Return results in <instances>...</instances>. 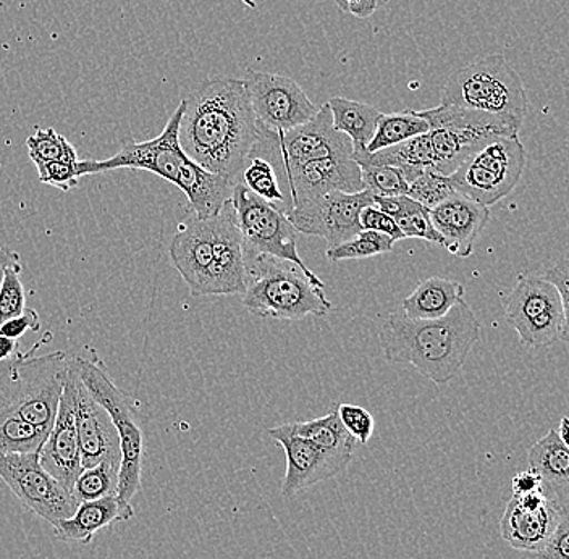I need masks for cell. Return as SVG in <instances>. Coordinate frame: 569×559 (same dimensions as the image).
<instances>
[{
  "mask_svg": "<svg viewBox=\"0 0 569 559\" xmlns=\"http://www.w3.org/2000/svg\"><path fill=\"white\" fill-rule=\"evenodd\" d=\"M181 117L180 146L188 158L212 176L241 180L259 124L243 80L220 77L190 92Z\"/></svg>",
  "mask_w": 569,
  "mask_h": 559,
  "instance_id": "6da1fadb",
  "label": "cell"
},
{
  "mask_svg": "<svg viewBox=\"0 0 569 559\" xmlns=\"http://www.w3.org/2000/svg\"><path fill=\"white\" fill-rule=\"evenodd\" d=\"M480 323L471 306L458 301L447 316L412 320L390 312L380 323L379 341L391 365H411L436 385L453 380L479 340Z\"/></svg>",
  "mask_w": 569,
  "mask_h": 559,
  "instance_id": "7a4b0ae2",
  "label": "cell"
},
{
  "mask_svg": "<svg viewBox=\"0 0 569 559\" xmlns=\"http://www.w3.org/2000/svg\"><path fill=\"white\" fill-rule=\"evenodd\" d=\"M183 112L184 101H181L162 133L154 140H127L112 158L81 162L78 160V173L84 177L119 169L146 170L183 191L190 213L201 219L216 216L230 201L234 183L227 178L206 172L181 149L178 131Z\"/></svg>",
  "mask_w": 569,
  "mask_h": 559,
  "instance_id": "3957f363",
  "label": "cell"
},
{
  "mask_svg": "<svg viewBox=\"0 0 569 559\" xmlns=\"http://www.w3.org/2000/svg\"><path fill=\"white\" fill-rule=\"evenodd\" d=\"M17 351L12 358L0 362V426L13 420H24L49 436L60 398L69 376L70 358L67 352L33 356Z\"/></svg>",
  "mask_w": 569,
  "mask_h": 559,
  "instance_id": "277c9868",
  "label": "cell"
},
{
  "mask_svg": "<svg viewBox=\"0 0 569 559\" xmlns=\"http://www.w3.org/2000/svg\"><path fill=\"white\" fill-rule=\"evenodd\" d=\"M247 254L243 306L251 315L280 320L326 317L333 309L326 285L315 283L295 263L270 256Z\"/></svg>",
  "mask_w": 569,
  "mask_h": 559,
  "instance_id": "5b68a950",
  "label": "cell"
},
{
  "mask_svg": "<svg viewBox=\"0 0 569 559\" xmlns=\"http://www.w3.org/2000/svg\"><path fill=\"white\" fill-rule=\"evenodd\" d=\"M442 104L489 113L521 127L528 96L513 67L503 56L493 53L455 71L445 83Z\"/></svg>",
  "mask_w": 569,
  "mask_h": 559,
  "instance_id": "8992f818",
  "label": "cell"
},
{
  "mask_svg": "<svg viewBox=\"0 0 569 559\" xmlns=\"http://www.w3.org/2000/svg\"><path fill=\"white\" fill-rule=\"evenodd\" d=\"M78 373L94 400L109 412L120 440L119 495L131 503L141 490L142 459H144V433L138 419V401L124 393L110 379L104 366L99 361L74 356Z\"/></svg>",
  "mask_w": 569,
  "mask_h": 559,
  "instance_id": "52a82bcc",
  "label": "cell"
},
{
  "mask_svg": "<svg viewBox=\"0 0 569 559\" xmlns=\"http://www.w3.org/2000/svg\"><path fill=\"white\" fill-rule=\"evenodd\" d=\"M525 167L518 134H498L479 144L448 177L457 192L490 208L518 187Z\"/></svg>",
  "mask_w": 569,
  "mask_h": 559,
  "instance_id": "ba28073f",
  "label": "cell"
},
{
  "mask_svg": "<svg viewBox=\"0 0 569 559\" xmlns=\"http://www.w3.org/2000/svg\"><path fill=\"white\" fill-rule=\"evenodd\" d=\"M418 113L430 127L432 170L447 177L483 141L498 134H518L521 128L510 120L455 106L440 104Z\"/></svg>",
  "mask_w": 569,
  "mask_h": 559,
  "instance_id": "9c48e42d",
  "label": "cell"
},
{
  "mask_svg": "<svg viewBox=\"0 0 569 559\" xmlns=\"http://www.w3.org/2000/svg\"><path fill=\"white\" fill-rule=\"evenodd\" d=\"M230 202L243 240L244 252L270 256L280 261L295 263L315 283L326 285L302 262L298 251L297 230L282 210L248 190L243 181L234 183Z\"/></svg>",
  "mask_w": 569,
  "mask_h": 559,
  "instance_id": "30bf717a",
  "label": "cell"
},
{
  "mask_svg": "<svg viewBox=\"0 0 569 559\" xmlns=\"http://www.w3.org/2000/svg\"><path fill=\"white\" fill-rule=\"evenodd\" d=\"M505 317L525 347H549L560 340L563 306L557 287L546 277L519 276L505 301Z\"/></svg>",
  "mask_w": 569,
  "mask_h": 559,
  "instance_id": "8fae6325",
  "label": "cell"
},
{
  "mask_svg": "<svg viewBox=\"0 0 569 559\" xmlns=\"http://www.w3.org/2000/svg\"><path fill=\"white\" fill-rule=\"evenodd\" d=\"M0 479L24 508L56 527L74 515L80 501L42 468L38 453L0 455Z\"/></svg>",
  "mask_w": 569,
  "mask_h": 559,
  "instance_id": "7c38bea8",
  "label": "cell"
},
{
  "mask_svg": "<svg viewBox=\"0 0 569 559\" xmlns=\"http://www.w3.org/2000/svg\"><path fill=\"white\" fill-rule=\"evenodd\" d=\"M338 154L353 156V144L347 134L333 128L329 104L319 107L315 119L293 130L273 133L259 127V140L251 152L259 158H277L280 166Z\"/></svg>",
  "mask_w": 569,
  "mask_h": 559,
  "instance_id": "4fadbf2b",
  "label": "cell"
},
{
  "mask_svg": "<svg viewBox=\"0 0 569 559\" xmlns=\"http://www.w3.org/2000/svg\"><path fill=\"white\" fill-rule=\"evenodd\" d=\"M243 81L256 120L264 130L273 133L293 130L319 112L300 84L283 74L249 69Z\"/></svg>",
  "mask_w": 569,
  "mask_h": 559,
  "instance_id": "5bb4252c",
  "label": "cell"
},
{
  "mask_svg": "<svg viewBox=\"0 0 569 559\" xmlns=\"http://www.w3.org/2000/svg\"><path fill=\"white\" fill-rule=\"evenodd\" d=\"M368 206H373V196L369 191L355 194L333 191L288 209L284 216L295 230L308 237L322 238L327 241V248H333L351 240L362 230L359 216Z\"/></svg>",
  "mask_w": 569,
  "mask_h": 559,
  "instance_id": "9a60e30c",
  "label": "cell"
},
{
  "mask_svg": "<svg viewBox=\"0 0 569 559\" xmlns=\"http://www.w3.org/2000/svg\"><path fill=\"white\" fill-rule=\"evenodd\" d=\"M282 167V177L288 184L290 202L282 212L329 192H355L362 190L361 169L351 154L327 156ZM287 196V199H288Z\"/></svg>",
  "mask_w": 569,
  "mask_h": 559,
  "instance_id": "2e32d148",
  "label": "cell"
},
{
  "mask_svg": "<svg viewBox=\"0 0 569 559\" xmlns=\"http://www.w3.org/2000/svg\"><path fill=\"white\" fill-rule=\"evenodd\" d=\"M170 259L193 297H213L216 241L213 216L208 219L190 213L177 228L169 246Z\"/></svg>",
  "mask_w": 569,
  "mask_h": 559,
  "instance_id": "e0dca14e",
  "label": "cell"
},
{
  "mask_svg": "<svg viewBox=\"0 0 569 559\" xmlns=\"http://www.w3.org/2000/svg\"><path fill=\"white\" fill-rule=\"evenodd\" d=\"M560 519V500L543 489L528 495H513L500 519L505 542L515 550L539 553Z\"/></svg>",
  "mask_w": 569,
  "mask_h": 559,
  "instance_id": "ac0fdd59",
  "label": "cell"
},
{
  "mask_svg": "<svg viewBox=\"0 0 569 559\" xmlns=\"http://www.w3.org/2000/svg\"><path fill=\"white\" fill-rule=\"evenodd\" d=\"M269 436L283 448L287 458V471L280 487L284 498L295 497L300 491L326 482L350 466V458L329 453L316 447L312 441L293 436L284 429L283 423L269 429Z\"/></svg>",
  "mask_w": 569,
  "mask_h": 559,
  "instance_id": "d6986e66",
  "label": "cell"
},
{
  "mask_svg": "<svg viewBox=\"0 0 569 559\" xmlns=\"http://www.w3.org/2000/svg\"><path fill=\"white\" fill-rule=\"evenodd\" d=\"M74 373L77 370H74L73 358H70L69 376L60 398L56 422L42 443L41 450L38 451L42 468L70 491L73 490L78 476L83 471L77 416H74Z\"/></svg>",
  "mask_w": 569,
  "mask_h": 559,
  "instance_id": "ffe728a7",
  "label": "cell"
},
{
  "mask_svg": "<svg viewBox=\"0 0 569 559\" xmlns=\"http://www.w3.org/2000/svg\"><path fill=\"white\" fill-rule=\"evenodd\" d=\"M74 365V359H73ZM74 416H77L78 440H80L83 469L102 461H120V440L109 412L94 400L84 387L74 365Z\"/></svg>",
  "mask_w": 569,
  "mask_h": 559,
  "instance_id": "44dd1931",
  "label": "cell"
},
{
  "mask_svg": "<svg viewBox=\"0 0 569 559\" xmlns=\"http://www.w3.org/2000/svg\"><path fill=\"white\" fill-rule=\"evenodd\" d=\"M433 227L443 238V248L458 258H468L475 243L490 220V210L460 192H455L436 208L430 209Z\"/></svg>",
  "mask_w": 569,
  "mask_h": 559,
  "instance_id": "7402d4cb",
  "label": "cell"
},
{
  "mask_svg": "<svg viewBox=\"0 0 569 559\" xmlns=\"http://www.w3.org/2000/svg\"><path fill=\"white\" fill-rule=\"evenodd\" d=\"M133 516L134 509L131 503L122 500L119 495H109L99 500L78 505L74 515L53 527V532L62 542L89 543L102 529H107L113 522L130 521Z\"/></svg>",
  "mask_w": 569,
  "mask_h": 559,
  "instance_id": "603a6c76",
  "label": "cell"
},
{
  "mask_svg": "<svg viewBox=\"0 0 569 559\" xmlns=\"http://www.w3.org/2000/svg\"><path fill=\"white\" fill-rule=\"evenodd\" d=\"M465 297V287L460 281L430 277L415 288L403 299L401 312L412 320H436L447 316L458 301Z\"/></svg>",
  "mask_w": 569,
  "mask_h": 559,
  "instance_id": "cb8c5ba5",
  "label": "cell"
},
{
  "mask_svg": "<svg viewBox=\"0 0 569 559\" xmlns=\"http://www.w3.org/2000/svg\"><path fill=\"white\" fill-rule=\"evenodd\" d=\"M327 104L332 113L333 128L350 138L353 158L366 154L382 112L371 104L347 98H332Z\"/></svg>",
  "mask_w": 569,
  "mask_h": 559,
  "instance_id": "d4e9b609",
  "label": "cell"
},
{
  "mask_svg": "<svg viewBox=\"0 0 569 559\" xmlns=\"http://www.w3.org/2000/svg\"><path fill=\"white\" fill-rule=\"evenodd\" d=\"M359 163H373V166H390L401 169L407 176L409 183L416 177L421 176L425 170H432L433 154L430 146L429 133L421 137L411 138V140L400 142V144L390 146L382 151L366 152L362 156L353 158Z\"/></svg>",
  "mask_w": 569,
  "mask_h": 559,
  "instance_id": "484cf974",
  "label": "cell"
},
{
  "mask_svg": "<svg viewBox=\"0 0 569 559\" xmlns=\"http://www.w3.org/2000/svg\"><path fill=\"white\" fill-rule=\"evenodd\" d=\"M529 469L540 476L543 486L569 491V448L561 441L558 430L550 429L529 448Z\"/></svg>",
  "mask_w": 569,
  "mask_h": 559,
  "instance_id": "4316f807",
  "label": "cell"
},
{
  "mask_svg": "<svg viewBox=\"0 0 569 559\" xmlns=\"http://www.w3.org/2000/svg\"><path fill=\"white\" fill-rule=\"evenodd\" d=\"M283 427L293 436L306 438L329 453L353 458L358 441L345 429L338 418L336 405H332L329 415L322 416V418L308 420V422H288L283 423Z\"/></svg>",
  "mask_w": 569,
  "mask_h": 559,
  "instance_id": "83f0119b",
  "label": "cell"
},
{
  "mask_svg": "<svg viewBox=\"0 0 569 559\" xmlns=\"http://www.w3.org/2000/svg\"><path fill=\"white\" fill-rule=\"evenodd\" d=\"M373 206L393 217L405 238H419L432 244H445L443 238L433 227L430 210L409 196L373 198Z\"/></svg>",
  "mask_w": 569,
  "mask_h": 559,
  "instance_id": "f1b7e54d",
  "label": "cell"
},
{
  "mask_svg": "<svg viewBox=\"0 0 569 559\" xmlns=\"http://www.w3.org/2000/svg\"><path fill=\"white\" fill-rule=\"evenodd\" d=\"M429 130V123L419 116L418 110L408 109L405 112L382 113L377 123L376 134L366 151L372 154V152L382 151L390 146L411 140V138L421 137Z\"/></svg>",
  "mask_w": 569,
  "mask_h": 559,
  "instance_id": "f546056e",
  "label": "cell"
},
{
  "mask_svg": "<svg viewBox=\"0 0 569 559\" xmlns=\"http://www.w3.org/2000/svg\"><path fill=\"white\" fill-rule=\"evenodd\" d=\"M120 461H102L83 469L73 486V495L80 503L117 495L119 490Z\"/></svg>",
  "mask_w": 569,
  "mask_h": 559,
  "instance_id": "4dcf8cb0",
  "label": "cell"
},
{
  "mask_svg": "<svg viewBox=\"0 0 569 559\" xmlns=\"http://www.w3.org/2000/svg\"><path fill=\"white\" fill-rule=\"evenodd\" d=\"M240 181H243L248 190L258 194L259 198L264 199L269 204L277 206V208L282 206L280 210H283L287 196L283 194L282 188H280L279 176H277L276 167L272 166L270 160L251 156L243 173H241Z\"/></svg>",
  "mask_w": 569,
  "mask_h": 559,
  "instance_id": "1f68e13d",
  "label": "cell"
},
{
  "mask_svg": "<svg viewBox=\"0 0 569 559\" xmlns=\"http://www.w3.org/2000/svg\"><path fill=\"white\" fill-rule=\"evenodd\" d=\"M395 241L379 231L365 230L345 243L327 248V259L332 262L351 261V259H368L373 256L387 254L393 251Z\"/></svg>",
  "mask_w": 569,
  "mask_h": 559,
  "instance_id": "d6a6232c",
  "label": "cell"
},
{
  "mask_svg": "<svg viewBox=\"0 0 569 559\" xmlns=\"http://www.w3.org/2000/svg\"><path fill=\"white\" fill-rule=\"evenodd\" d=\"M28 154L36 162L78 163L77 149L53 128H36L33 137L27 140Z\"/></svg>",
  "mask_w": 569,
  "mask_h": 559,
  "instance_id": "836d02e7",
  "label": "cell"
},
{
  "mask_svg": "<svg viewBox=\"0 0 569 559\" xmlns=\"http://www.w3.org/2000/svg\"><path fill=\"white\" fill-rule=\"evenodd\" d=\"M362 190L371 192L373 198H395L408 196L409 181L403 170L390 166L359 163Z\"/></svg>",
  "mask_w": 569,
  "mask_h": 559,
  "instance_id": "e575fe53",
  "label": "cell"
},
{
  "mask_svg": "<svg viewBox=\"0 0 569 559\" xmlns=\"http://www.w3.org/2000/svg\"><path fill=\"white\" fill-rule=\"evenodd\" d=\"M455 192L457 190L451 184L450 177L433 172V170H425L421 176L416 177L409 183L408 196L430 210L453 196Z\"/></svg>",
  "mask_w": 569,
  "mask_h": 559,
  "instance_id": "d590c367",
  "label": "cell"
},
{
  "mask_svg": "<svg viewBox=\"0 0 569 559\" xmlns=\"http://www.w3.org/2000/svg\"><path fill=\"white\" fill-rule=\"evenodd\" d=\"M21 262L7 267L2 287H0V326L27 309V298L21 283Z\"/></svg>",
  "mask_w": 569,
  "mask_h": 559,
  "instance_id": "8d00e7d4",
  "label": "cell"
},
{
  "mask_svg": "<svg viewBox=\"0 0 569 559\" xmlns=\"http://www.w3.org/2000/svg\"><path fill=\"white\" fill-rule=\"evenodd\" d=\"M338 418L343 423L345 429L350 432L358 443L368 445L376 429V420L368 409L356 405H336Z\"/></svg>",
  "mask_w": 569,
  "mask_h": 559,
  "instance_id": "74e56055",
  "label": "cell"
},
{
  "mask_svg": "<svg viewBox=\"0 0 569 559\" xmlns=\"http://www.w3.org/2000/svg\"><path fill=\"white\" fill-rule=\"evenodd\" d=\"M38 180L60 191H70L80 183L77 163L69 162H36Z\"/></svg>",
  "mask_w": 569,
  "mask_h": 559,
  "instance_id": "f35d334b",
  "label": "cell"
},
{
  "mask_svg": "<svg viewBox=\"0 0 569 559\" xmlns=\"http://www.w3.org/2000/svg\"><path fill=\"white\" fill-rule=\"evenodd\" d=\"M560 500V519L546 547L536 553L537 559H569V500Z\"/></svg>",
  "mask_w": 569,
  "mask_h": 559,
  "instance_id": "ab89813d",
  "label": "cell"
},
{
  "mask_svg": "<svg viewBox=\"0 0 569 559\" xmlns=\"http://www.w3.org/2000/svg\"><path fill=\"white\" fill-rule=\"evenodd\" d=\"M546 279L550 280L560 293L561 306H563V329H561L560 340L569 343V258L561 259L547 270Z\"/></svg>",
  "mask_w": 569,
  "mask_h": 559,
  "instance_id": "60d3db41",
  "label": "cell"
},
{
  "mask_svg": "<svg viewBox=\"0 0 569 559\" xmlns=\"http://www.w3.org/2000/svg\"><path fill=\"white\" fill-rule=\"evenodd\" d=\"M359 222H361V227L365 228V230H373L387 234L395 243L405 240L403 233H401L400 227L395 222L393 217L376 208V206H368V208L362 209L361 216H359Z\"/></svg>",
  "mask_w": 569,
  "mask_h": 559,
  "instance_id": "b9f144b4",
  "label": "cell"
},
{
  "mask_svg": "<svg viewBox=\"0 0 569 559\" xmlns=\"http://www.w3.org/2000/svg\"><path fill=\"white\" fill-rule=\"evenodd\" d=\"M41 330V320H39L38 312L34 309L27 308L20 316L7 320L0 326V333L3 337L12 338V340H20L27 332H39Z\"/></svg>",
  "mask_w": 569,
  "mask_h": 559,
  "instance_id": "7bdbcfd3",
  "label": "cell"
},
{
  "mask_svg": "<svg viewBox=\"0 0 569 559\" xmlns=\"http://www.w3.org/2000/svg\"><path fill=\"white\" fill-rule=\"evenodd\" d=\"M333 2L343 12L366 20V18H371L380 7L387 6L390 0H333Z\"/></svg>",
  "mask_w": 569,
  "mask_h": 559,
  "instance_id": "ee69618b",
  "label": "cell"
},
{
  "mask_svg": "<svg viewBox=\"0 0 569 559\" xmlns=\"http://www.w3.org/2000/svg\"><path fill=\"white\" fill-rule=\"evenodd\" d=\"M511 483H513V495H528L546 487L540 476H537L531 469H529V471L519 472Z\"/></svg>",
  "mask_w": 569,
  "mask_h": 559,
  "instance_id": "f6af8a7d",
  "label": "cell"
},
{
  "mask_svg": "<svg viewBox=\"0 0 569 559\" xmlns=\"http://www.w3.org/2000/svg\"><path fill=\"white\" fill-rule=\"evenodd\" d=\"M20 262V256L10 251L6 246H0V287H2L3 277H6L7 267Z\"/></svg>",
  "mask_w": 569,
  "mask_h": 559,
  "instance_id": "bcb514c9",
  "label": "cell"
},
{
  "mask_svg": "<svg viewBox=\"0 0 569 559\" xmlns=\"http://www.w3.org/2000/svg\"><path fill=\"white\" fill-rule=\"evenodd\" d=\"M18 351V341L12 340V338L3 337L0 333V362L7 361V359L12 358L13 355Z\"/></svg>",
  "mask_w": 569,
  "mask_h": 559,
  "instance_id": "7dc6e473",
  "label": "cell"
},
{
  "mask_svg": "<svg viewBox=\"0 0 569 559\" xmlns=\"http://www.w3.org/2000/svg\"><path fill=\"white\" fill-rule=\"evenodd\" d=\"M561 441L569 448V418L561 419L560 430H558Z\"/></svg>",
  "mask_w": 569,
  "mask_h": 559,
  "instance_id": "c3c4849f",
  "label": "cell"
},
{
  "mask_svg": "<svg viewBox=\"0 0 569 559\" xmlns=\"http://www.w3.org/2000/svg\"><path fill=\"white\" fill-rule=\"evenodd\" d=\"M247 6L251 7V9H256V2L254 0H243Z\"/></svg>",
  "mask_w": 569,
  "mask_h": 559,
  "instance_id": "681fc988",
  "label": "cell"
}]
</instances>
